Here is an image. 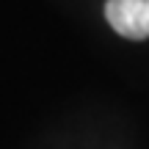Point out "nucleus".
Segmentation results:
<instances>
[{
  "label": "nucleus",
  "mask_w": 149,
  "mask_h": 149,
  "mask_svg": "<svg viewBox=\"0 0 149 149\" xmlns=\"http://www.w3.org/2000/svg\"><path fill=\"white\" fill-rule=\"evenodd\" d=\"M105 17L124 39H149V0H108Z\"/></svg>",
  "instance_id": "f257e3e1"
}]
</instances>
